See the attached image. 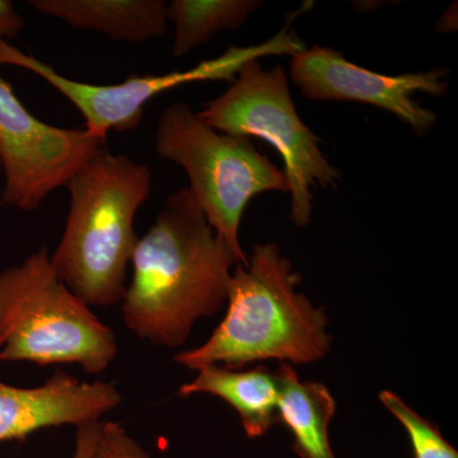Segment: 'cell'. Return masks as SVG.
Listing matches in <instances>:
<instances>
[{"label":"cell","instance_id":"obj_1","mask_svg":"<svg viewBox=\"0 0 458 458\" xmlns=\"http://www.w3.org/2000/svg\"><path fill=\"white\" fill-rule=\"evenodd\" d=\"M122 301L125 327L143 342L179 348L198 319L227 302L236 255L210 227L189 188L172 192L132 252Z\"/></svg>","mask_w":458,"mask_h":458},{"label":"cell","instance_id":"obj_2","mask_svg":"<svg viewBox=\"0 0 458 458\" xmlns=\"http://www.w3.org/2000/svg\"><path fill=\"white\" fill-rule=\"evenodd\" d=\"M300 274L276 243L255 246L245 265H236L227 289L228 309L209 339L174 355V363L241 369L269 360L310 364L330 351L327 318L295 288Z\"/></svg>","mask_w":458,"mask_h":458},{"label":"cell","instance_id":"obj_3","mask_svg":"<svg viewBox=\"0 0 458 458\" xmlns=\"http://www.w3.org/2000/svg\"><path fill=\"white\" fill-rule=\"evenodd\" d=\"M71 207L51 265L89 306L122 302L137 246L135 216L152 189L149 165L99 150L69 181Z\"/></svg>","mask_w":458,"mask_h":458},{"label":"cell","instance_id":"obj_4","mask_svg":"<svg viewBox=\"0 0 458 458\" xmlns=\"http://www.w3.org/2000/svg\"><path fill=\"white\" fill-rule=\"evenodd\" d=\"M117 352L114 331L57 276L47 246L0 273V363L77 364L98 375Z\"/></svg>","mask_w":458,"mask_h":458},{"label":"cell","instance_id":"obj_5","mask_svg":"<svg viewBox=\"0 0 458 458\" xmlns=\"http://www.w3.org/2000/svg\"><path fill=\"white\" fill-rule=\"evenodd\" d=\"M155 138L157 155L185 170L190 192L210 227L245 265L240 243L243 212L256 195L288 192L284 172L251 140L214 131L183 102L162 111Z\"/></svg>","mask_w":458,"mask_h":458},{"label":"cell","instance_id":"obj_6","mask_svg":"<svg viewBox=\"0 0 458 458\" xmlns=\"http://www.w3.org/2000/svg\"><path fill=\"white\" fill-rule=\"evenodd\" d=\"M198 116L214 131L265 140L284 162L291 194V219L297 227L311 223L316 186L335 188L339 172L319 148V138L295 108L282 66L264 71L260 60L243 65L232 86L205 105Z\"/></svg>","mask_w":458,"mask_h":458},{"label":"cell","instance_id":"obj_7","mask_svg":"<svg viewBox=\"0 0 458 458\" xmlns=\"http://www.w3.org/2000/svg\"><path fill=\"white\" fill-rule=\"evenodd\" d=\"M304 49L306 45L297 33L285 26L269 40L245 47L232 45L222 55L204 60L189 71L162 75H131L125 82L105 86L78 82L64 77L53 66L22 53L8 41H0V65L18 66L47 81L81 111L86 120L87 131L107 140L110 131L137 129L143 119L144 106L165 90L208 81L233 82L238 72L251 60L270 55L293 56Z\"/></svg>","mask_w":458,"mask_h":458},{"label":"cell","instance_id":"obj_8","mask_svg":"<svg viewBox=\"0 0 458 458\" xmlns=\"http://www.w3.org/2000/svg\"><path fill=\"white\" fill-rule=\"evenodd\" d=\"M106 140L86 128L63 129L42 123L0 75V167L5 176L2 205L23 212L38 209L50 192L68 185L106 148Z\"/></svg>","mask_w":458,"mask_h":458},{"label":"cell","instance_id":"obj_9","mask_svg":"<svg viewBox=\"0 0 458 458\" xmlns=\"http://www.w3.org/2000/svg\"><path fill=\"white\" fill-rule=\"evenodd\" d=\"M289 73L306 98L372 105L394 114L418 135L433 128L437 114L421 106L415 95L442 98L448 89L443 69L400 75L376 73L349 62L339 51L318 45L294 54Z\"/></svg>","mask_w":458,"mask_h":458},{"label":"cell","instance_id":"obj_10","mask_svg":"<svg viewBox=\"0 0 458 458\" xmlns=\"http://www.w3.org/2000/svg\"><path fill=\"white\" fill-rule=\"evenodd\" d=\"M122 401L110 382L82 381L60 369L38 387H14L0 379V442L23 441L47 428L98 423Z\"/></svg>","mask_w":458,"mask_h":458},{"label":"cell","instance_id":"obj_11","mask_svg":"<svg viewBox=\"0 0 458 458\" xmlns=\"http://www.w3.org/2000/svg\"><path fill=\"white\" fill-rule=\"evenodd\" d=\"M30 4L75 30H92L114 40L135 44L167 32L164 0H33Z\"/></svg>","mask_w":458,"mask_h":458},{"label":"cell","instance_id":"obj_12","mask_svg":"<svg viewBox=\"0 0 458 458\" xmlns=\"http://www.w3.org/2000/svg\"><path fill=\"white\" fill-rule=\"evenodd\" d=\"M208 394L229 403L240 415L250 438L265 436L278 420V377L261 369L240 370L222 366H205L179 394Z\"/></svg>","mask_w":458,"mask_h":458},{"label":"cell","instance_id":"obj_13","mask_svg":"<svg viewBox=\"0 0 458 458\" xmlns=\"http://www.w3.org/2000/svg\"><path fill=\"white\" fill-rule=\"evenodd\" d=\"M278 420L293 434V448L301 458H336L328 439V426L336 403L327 386L302 382L293 367L280 364Z\"/></svg>","mask_w":458,"mask_h":458},{"label":"cell","instance_id":"obj_14","mask_svg":"<svg viewBox=\"0 0 458 458\" xmlns=\"http://www.w3.org/2000/svg\"><path fill=\"white\" fill-rule=\"evenodd\" d=\"M259 0H174L167 20L174 23L171 56L180 59L221 31H233L261 7Z\"/></svg>","mask_w":458,"mask_h":458},{"label":"cell","instance_id":"obj_15","mask_svg":"<svg viewBox=\"0 0 458 458\" xmlns=\"http://www.w3.org/2000/svg\"><path fill=\"white\" fill-rule=\"evenodd\" d=\"M379 400L405 428L414 458H458L457 451L445 441L438 428L409 408L396 394L382 391Z\"/></svg>","mask_w":458,"mask_h":458},{"label":"cell","instance_id":"obj_16","mask_svg":"<svg viewBox=\"0 0 458 458\" xmlns=\"http://www.w3.org/2000/svg\"><path fill=\"white\" fill-rule=\"evenodd\" d=\"M92 458H152L116 421H99Z\"/></svg>","mask_w":458,"mask_h":458},{"label":"cell","instance_id":"obj_17","mask_svg":"<svg viewBox=\"0 0 458 458\" xmlns=\"http://www.w3.org/2000/svg\"><path fill=\"white\" fill-rule=\"evenodd\" d=\"M25 20L18 13L13 3L0 0V41L16 38L25 29Z\"/></svg>","mask_w":458,"mask_h":458},{"label":"cell","instance_id":"obj_18","mask_svg":"<svg viewBox=\"0 0 458 458\" xmlns=\"http://www.w3.org/2000/svg\"><path fill=\"white\" fill-rule=\"evenodd\" d=\"M98 423L86 424V426L77 428L74 451L73 454H72V458H92L96 436H98Z\"/></svg>","mask_w":458,"mask_h":458},{"label":"cell","instance_id":"obj_19","mask_svg":"<svg viewBox=\"0 0 458 458\" xmlns=\"http://www.w3.org/2000/svg\"><path fill=\"white\" fill-rule=\"evenodd\" d=\"M0 171H2V167H0Z\"/></svg>","mask_w":458,"mask_h":458}]
</instances>
